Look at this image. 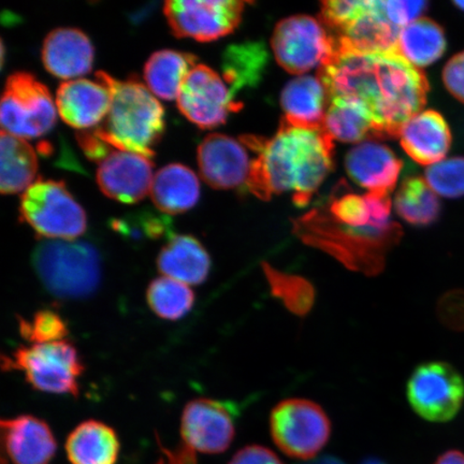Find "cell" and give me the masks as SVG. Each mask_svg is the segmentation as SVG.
I'll return each mask as SVG.
<instances>
[{
    "mask_svg": "<svg viewBox=\"0 0 464 464\" xmlns=\"http://www.w3.org/2000/svg\"><path fill=\"white\" fill-rule=\"evenodd\" d=\"M3 451L13 464H50L57 443L48 423L33 415L2 420Z\"/></svg>",
    "mask_w": 464,
    "mask_h": 464,
    "instance_id": "ac0fdd59",
    "label": "cell"
},
{
    "mask_svg": "<svg viewBox=\"0 0 464 464\" xmlns=\"http://www.w3.org/2000/svg\"><path fill=\"white\" fill-rule=\"evenodd\" d=\"M239 140L255 154L246 187L263 200L290 194L295 206L305 207L334 168V139L324 129H304L283 119L274 137Z\"/></svg>",
    "mask_w": 464,
    "mask_h": 464,
    "instance_id": "7a4b0ae2",
    "label": "cell"
},
{
    "mask_svg": "<svg viewBox=\"0 0 464 464\" xmlns=\"http://www.w3.org/2000/svg\"><path fill=\"white\" fill-rule=\"evenodd\" d=\"M361 464H387L386 462L380 459V458L369 457L364 459Z\"/></svg>",
    "mask_w": 464,
    "mask_h": 464,
    "instance_id": "7bdbcfd3",
    "label": "cell"
},
{
    "mask_svg": "<svg viewBox=\"0 0 464 464\" xmlns=\"http://www.w3.org/2000/svg\"><path fill=\"white\" fill-rule=\"evenodd\" d=\"M443 81L450 94L464 103V51L451 57L446 63Z\"/></svg>",
    "mask_w": 464,
    "mask_h": 464,
    "instance_id": "74e56055",
    "label": "cell"
},
{
    "mask_svg": "<svg viewBox=\"0 0 464 464\" xmlns=\"http://www.w3.org/2000/svg\"><path fill=\"white\" fill-rule=\"evenodd\" d=\"M276 60L292 74L321 68L333 56L335 43L322 22L309 15H294L276 25L271 39Z\"/></svg>",
    "mask_w": 464,
    "mask_h": 464,
    "instance_id": "8fae6325",
    "label": "cell"
},
{
    "mask_svg": "<svg viewBox=\"0 0 464 464\" xmlns=\"http://www.w3.org/2000/svg\"><path fill=\"white\" fill-rule=\"evenodd\" d=\"M96 75L111 92V103L92 132L110 148L150 159L165 127L164 109L158 98L135 79L119 81L103 72Z\"/></svg>",
    "mask_w": 464,
    "mask_h": 464,
    "instance_id": "3957f363",
    "label": "cell"
},
{
    "mask_svg": "<svg viewBox=\"0 0 464 464\" xmlns=\"http://www.w3.org/2000/svg\"><path fill=\"white\" fill-rule=\"evenodd\" d=\"M56 112L49 90L33 74L17 72L5 80L0 102L2 130L25 140L37 138L52 130Z\"/></svg>",
    "mask_w": 464,
    "mask_h": 464,
    "instance_id": "30bf717a",
    "label": "cell"
},
{
    "mask_svg": "<svg viewBox=\"0 0 464 464\" xmlns=\"http://www.w3.org/2000/svg\"><path fill=\"white\" fill-rule=\"evenodd\" d=\"M150 195L159 210L176 216L189 210L198 201L199 179L187 166L167 165L155 173Z\"/></svg>",
    "mask_w": 464,
    "mask_h": 464,
    "instance_id": "d4e9b609",
    "label": "cell"
},
{
    "mask_svg": "<svg viewBox=\"0 0 464 464\" xmlns=\"http://www.w3.org/2000/svg\"><path fill=\"white\" fill-rule=\"evenodd\" d=\"M454 5L456 7L464 11V2H455Z\"/></svg>",
    "mask_w": 464,
    "mask_h": 464,
    "instance_id": "ee69618b",
    "label": "cell"
},
{
    "mask_svg": "<svg viewBox=\"0 0 464 464\" xmlns=\"http://www.w3.org/2000/svg\"><path fill=\"white\" fill-rule=\"evenodd\" d=\"M284 119L304 129H324L329 96L322 80L300 75L284 87L281 95Z\"/></svg>",
    "mask_w": 464,
    "mask_h": 464,
    "instance_id": "603a6c76",
    "label": "cell"
},
{
    "mask_svg": "<svg viewBox=\"0 0 464 464\" xmlns=\"http://www.w3.org/2000/svg\"><path fill=\"white\" fill-rule=\"evenodd\" d=\"M147 300L155 315L167 321H178L193 309L195 295L187 284L162 276L150 282Z\"/></svg>",
    "mask_w": 464,
    "mask_h": 464,
    "instance_id": "836d02e7",
    "label": "cell"
},
{
    "mask_svg": "<svg viewBox=\"0 0 464 464\" xmlns=\"http://www.w3.org/2000/svg\"><path fill=\"white\" fill-rule=\"evenodd\" d=\"M426 181L437 195L460 198L464 196V158L444 160L429 166Z\"/></svg>",
    "mask_w": 464,
    "mask_h": 464,
    "instance_id": "d590c367",
    "label": "cell"
},
{
    "mask_svg": "<svg viewBox=\"0 0 464 464\" xmlns=\"http://www.w3.org/2000/svg\"><path fill=\"white\" fill-rule=\"evenodd\" d=\"M246 4L237 0H168L164 13L176 36L206 43L234 32Z\"/></svg>",
    "mask_w": 464,
    "mask_h": 464,
    "instance_id": "4fadbf2b",
    "label": "cell"
},
{
    "mask_svg": "<svg viewBox=\"0 0 464 464\" xmlns=\"http://www.w3.org/2000/svg\"><path fill=\"white\" fill-rule=\"evenodd\" d=\"M410 158L420 165L432 166L445 160L451 145V133L445 119L434 110L411 118L399 135Z\"/></svg>",
    "mask_w": 464,
    "mask_h": 464,
    "instance_id": "7402d4cb",
    "label": "cell"
},
{
    "mask_svg": "<svg viewBox=\"0 0 464 464\" xmlns=\"http://www.w3.org/2000/svg\"><path fill=\"white\" fill-rule=\"evenodd\" d=\"M300 464H346L345 462L339 459V458L334 456H323L314 458V459L305 461Z\"/></svg>",
    "mask_w": 464,
    "mask_h": 464,
    "instance_id": "b9f144b4",
    "label": "cell"
},
{
    "mask_svg": "<svg viewBox=\"0 0 464 464\" xmlns=\"http://www.w3.org/2000/svg\"><path fill=\"white\" fill-rule=\"evenodd\" d=\"M4 371H20L34 390L78 397L84 371L77 348L68 341L16 348L3 356Z\"/></svg>",
    "mask_w": 464,
    "mask_h": 464,
    "instance_id": "52a82bcc",
    "label": "cell"
},
{
    "mask_svg": "<svg viewBox=\"0 0 464 464\" xmlns=\"http://www.w3.org/2000/svg\"><path fill=\"white\" fill-rule=\"evenodd\" d=\"M160 450L162 456L155 464H198L196 452L185 444L179 445L174 450L160 445Z\"/></svg>",
    "mask_w": 464,
    "mask_h": 464,
    "instance_id": "ab89813d",
    "label": "cell"
},
{
    "mask_svg": "<svg viewBox=\"0 0 464 464\" xmlns=\"http://www.w3.org/2000/svg\"><path fill=\"white\" fill-rule=\"evenodd\" d=\"M261 268L276 299L282 301L295 315L303 317L309 314L316 299L315 288L310 281L304 276L275 269L269 263H263Z\"/></svg>",
    "mask_w": 464,
    "mask_h": 464,
    "instance_id": "d6a6232c",
    "label": "cell"
},
{
    "mask_svg": "<svg viewBox=\"0 0 464 464\" xmlns=\"http://www.w3.org/2000/svg\"><path fill=\"white\" fill-rule=\"evenodd\" d=\"M197 65V57L176 50H160L150 56L144 66L148 89L161 100H177L179 89Z\"/></svg>",
    "mask_w": 464,
    "mask_h": 464,
    "instance_id": "83f0119b",
    "label": "cell"
},
{
    "mask_svg": "<svg viewBox=\"0 0 464 464\" xmlns=\"http://www.w3.org/2000/svg\"><path fill=\"white\" fill-rule=\"evenodd\" d=\"M111 92L101 80L65 81L56 92V109L65 123L77 130L92 129L106 118Z\"/></svg>",
    "mask_w": 464,
    "mask_h": 464,
    "instance_id": "d6986e66",
    "label": "cell"
},
{
    "mask_svg": "<svg viewBox=\"0 0 464 464\" xmlns=\"http://www.w3.org/2000/svg\"><path fill=\"white\" fill-rule=\"evenodd\" d=\"M434 464H464V454L459 450H449L440 455Z\"/></svg>",
    "mask_w": 464,
    "mask_h": 464,
    "instance_id": "60d3db41",
    "label": "cell"
},
{
    "mask_svg": "<svg viewBox=\"0 0 464 464\" xmlns=\"http://www.w3.org/2000/svg\"><path fill=\"white\" fill-rule=\"evenodd\" d=\"M294 231L306 245L322 249L352 271L380 275L388 252L402 236L399 225L385 230L353 229L334 222L324 208L295 220Z\"/></svg>",
    "mask_w": 464,
    "mask_h": 464,
    "instance_id": "277c9868",
    "label": "cell"
},
{
    "mask_svg": "<svg viewBox=\"0 0 464 464\" xmlns=\"http://www.w3.org/2000/svg\"><path fill=\"white\" fill-rule=\"evenodd\" d=\"M34 271L56 298L90 297L101 283V257L91 243L80 240H44L34 249Z\"/></svg>",
    "mask_w": 464,
    "mask_h": 464,
    "instance_id": "5b68a950",
    "label": "cell"
},
{
    "mask_svg": "<svg viewBox=\"0 0 464 464\" xmlns=\"http://www.w3.org/2000/svg\"><path fill=\"white\" fill-rule=\"evenodd\" d=\"M438 316L446 328L464 332V290H450L440 298Z\"/></svg>",
    "mask_w": 464,
    "mask_h": 464,
    "instance_id": "8d00e7d4",
    "label": "cell"
},
{
    "mask_svg": "<svg viewBox=\"0 0 464 464\" xmlns=\"http://www.w3.org/2000/svg\"><path fill=\"white\" fill-rule=\"evenodd\" d=\"M324 129L335 140L358 143L374 131L373 120L364 104L353 97L330 98Z\"/></svg>",
    "mask_w": 464,
    "mask_h": 464,
    "instance_id": "f1b7e54d",
    "label": "cell"
},
{
    "mask_svg": "<svg viewBox=\"0 0 464 464\" xmlns=\"http://www.w3.org/2000/svg\"><path fill=\"white\" fill-rule=\"evenodd\" d=\"M211 266V257L205 246L188 235H173L158 257V268L162 276L187 285L205 283Z\"/></svg>",
    "mask_w": 464,
    "mask_h": 464,
    "instance_id": "cb8c5ba5",
    "label": "cell"
},
{
    "mask_svg": "<svg viewBox=\"0 0 464 464\" xmlns=\"http://www.w3.org/2000/svg\"><path fill=\"white\" fill-rule=\"evenodd\" d=\"M268 63L265 45L247 43L231 45L223 62V78L234 95L245 87L256 86Z\"/></svg>",
    "mask_w": 464,
    "mask_h": 464,
    "instance_id": "1f68e13d",
    "label": "cell"
},
{
    "mask_svg": "<svg viewBox=\"0 0 464 464\" xmlns=\"http://www.w3.org/2000/svg\"><path fill=\"white\" fill-rule=\"evenodd\" d=\"M235 404L213 399H195L188 403L181 419L183 444L202 454H222L236 435Z\"/></svg>",
    "mask_w": 464,
    "mask_h": 464,
    "instance_id": "9a60e30c",
    "label": "cell"
},
{
    "mask_svg": "<svg viewBox=\"0 0 464 464\" xmlns=\"http://www.w3.org/2000/svg\"><path fill=\"white\" fill-rule=\"evenodd\" d=\"M42 55L46 71L68 81L91 72L94 48L80 29L58 27L45 37Z\"/></svg>",
    "mask_w": 464,
    "mask_h": 464,
    "instance_id": "44dd1931",
    "label": "cell"
},
{
    "mask_svg": "<svg viewBox=\"0 0 464 464\" xmlns=\"http://www.w3.org/2000/svg\"><path fill=\"white\" fill-rule=\"evenodd\" d=\"M317 77L334 97H353L372 116L376 138H399L403 126L427 103L425 73L398 52H363L335 45Z\"/></svg>",
    "mask_w": 464,
    "mask_h": 464,
    "instance_id": "6da1fadb",
    "label": "cell"
},
{
    "mask_svg": "<svg viewBox=\"0 0 464 464\" xmlns=\"http://www.w3.org/2000/svg\"><path fill=\"white\" fill-rule=\"evenodd\" d=\"M17 321L22 338L31 345L63 341L69 334L66 322L52 310H40L31 319L19 317Z\"/></svg>",
    "mask_w": 464,
    "mask_h": 464,
    "instance_id": "e575fe53",
    "label": "cell"
},
{
    "mask_svg": "<svg viewBox=\"0 0 464 464\" xmlns=\"http://www.w3.org/2000/svg\"><path fill=\"white\" fill-rule=\"evenodd\" d=\"M321 16L323 24L336 34L335 45L363 52H398L402 29L392 21L382 0L324 2Z\"/></svg>",
    "mask_w": 464,
    "mask_h": 464,
    "instance_id": "8992f818",
    "label": "cell"
},
{
    "mask_svg": "<svg viewBox=\"0 0 464 464\" xmlns=\"http://www.w3.org/2000/svg\"><path fill=\"white\" fill-rule=\"evenodd\" d=\"M394 208L406 223L426 227L437 222L440 202L426 179L410 177L403 179L396 194Z\"/></svg>",
    "mask_w": 464,
    "mask_h": 464,
    "instance_id": "4dcf8cb0",
    "label": "cell"
},
{
    "mask_svg": "<svg viewBox=\"0 0 464 464\" xmlns=\"http://www.w3.org/2000/svg\"><path fill=\"white\" fill-rule=\"evenodd\" d=\"M65 450L72 464H116L121 444L118 434L107 423L86 420L68 435Z\"/></svg>",
    "mask_w": 464,
    "mask_h": 464,
    "instance_id": "484cf974",
    "label": "cell"
},
{
    "mask_svg": "<svg viewBox=\"0 0 464 464\" xmlns=\"http://www.w3.org/2000/svg\"><path fill=\"white\" fill-rule=\"evenodd\" d=\"M198 165L205 182L217 189L246 185L252 160L240 140L223 133H210L198 147Z\"/></svg>",
    "mask_w": 464,
    "mask_h": 464,
    "instance_id": "2e32d148",
    "label": "cell"
},
{
    "mask_svg": "<svg viewBox=\"0 0 464 464\" xmlns=\"http://www.w3.org/2000/svg\"><path fill=\"white\" fill-rule=\"evenodd\" d=\"M270 432L284 454L309 461L328 443L332 422L321 405L307 399L283 400L270 415Z\"/></svg>",
    "mask_w": 464,
    "mask_h": 464,
    "instance_id": "9c48e42d",
    "label": "cell"
},
{
    "mask_svg": "<svg viewBox=\"0 0 464 464\" xmlns=\"http://www.w3.org/2000/svg\"><path fill=\"white\" fill-rule=\"evenodd\" d=\"M20 214L44 240H75L87 227L82 207L54 179L34 181L21 197Z\"/></svg>",
    "mask_w": 464,
    "mask_h": 464,
    "instance_id": "ba28073f",
    "label": "cell"
},
{
    "mask_svg": "<svg viewBox=\"0 0 464 464\" xmlns=\"http://www.w3.org/2000/svg\"><path fill=\"white\" fill-rule=\"evenodd\" d=\"M153 165L147 156L112 150L100 161L97 183L109 198L123 203L140 201L150 193Z\"/></svg>",
    "mask_w": 464,
    "mask_h": 464,
    "instance_id": "e0dca14e",
    "label": "cell"
},
{
    "mask_svg": "<svg viewBox=\"0 0 464 464\" xmlns=\"http://www.w3.org/2000/svg\"><path fill=\"white\" fill-rule=\"evenodd\" d=\"M177 102L179 111L203 130L222 125L231 112L241 108L223 77L202 63L184 80Z\"/></svg>",
    "mask_w": 464,
    "mask_h": 464,
    "instance_id": "5bb4252c",
    "label": "cell"
},
{
    "mask_svg": "<svg viewBox=\"0 0 464 464\" xmlns=\"http://www.w3.org/2000/svg\"><path fill=\"white\" fill-rule=\"evenodd\" d=\"M229 464H283L274 451L260 445H249L232 457Z\"/></svg>",
    "mask_w": 464,
    "mask_h": 464,
    "instance_id": "f35d334b",
    "label": "cell"
},
{
    "mask_svg": "<svg viewBox=\"0 0 464 464\" xmlns=\"http://www.w3.org/2000/svg\"><path fill=\"white\" fill-rule=\"evenodd\" d=\"M443 28L426 17L410 23L399 34L398 52L417 68L427 67L445 53Z\"/></svg>",
    "mask_w": 464,
    "mask_h": 464,
    "instance_id": "f546056e",
    "label": "cell"
},
{
    "mask_svg": "<svg viewBox=\"0 0 464 464\" xmlns=\"http://www.w3.org/2000/svg\"><path fill=\"white\" fill-rule=\"evenodd\" d=\"M402 167L390 148L375 141L359 143L345 158V169L353 181L380 195H391Z\"/></svg>",
    "mask_w": 464,
    "mask_h": 464,
    "instance_id": "ffe728a7",
    "label": "cell"
},
{
    "mask_svg": "<svg viewBox=\"0 0 464 464\" xmlns=\"http://www.w3.org/2000/svg\"><path fill=\"white\" fill-rule=\"evenodd\" d=\"M406 398L415 413L431 422H448L464 402V381L448 362L417 365L406 384Z\"/></svg>",
    "mask_w": 464,
    "mask_h": 464,
    "instance_id": "7c38bea8",
    "label": "cell"
},
{
    "mask_svg": "<svg viewBox=\"0 0 464 464\" xmlns=\"http://www.w3.org/2000/svg\"><path fill=\"white\" fill-rule=\"evenodd\" d=\"M37 155L25 139L0 133V190L4 194L24 191L36 181Z\"/></svg>",
    "mask_w": 464,
    "mask_h": 464,
    "instance_id": "4316f807",
    "label": "cell"
}]
</instances>
